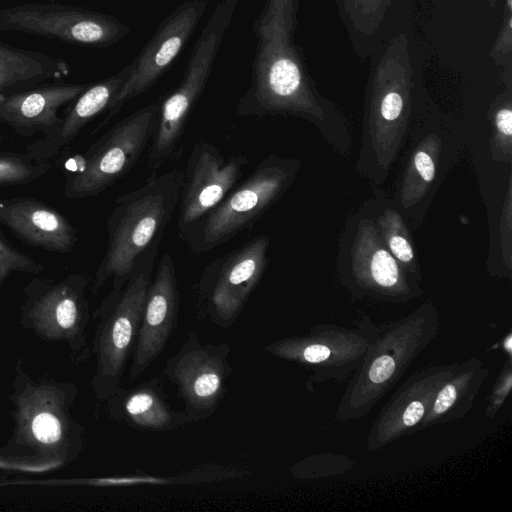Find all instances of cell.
<instances>
[{"mask_svg": "<svg viewBox=\"0 0 512 512\" xmlns=\"http://www.w3.org/2000/svg\"><path fill=\"white\" fill-rule=\"evenodd\" d=\"M11 388L13 430L0 447V469L41 474L76 461L84 450L86 433L72 413L77 385L35 376L17 359Z\"/></svg>", "mask_w": 512, "mask_h": 512, "instance_id": "6da1fadb", "label": "cell"}, {"mask_svg": "<svg viewBox=\"0 0 512 512\" xmlns=\"http://www.w3.org/2000/svg\"><path fill=\"white\" fill-rule=\"evenodd\" d=\"M183 171L173 168L135 190L120 195L107 221V247L91 281L96 295L111 280V290L120 291L134 265L151 246L160 244L177 210Z\"/></svg>", "mask_w": 512, "mask_h": 512, "instance_id": "7a4b0ae2", "label": "cell"}, {"mask_svg": "<svg viewBox=\"0 0 512 512\" xmlns=\"http://www.w3.org/2000/svg\"><path fill=\"white\" fill-rule=\"evenodd\" d=\"M291 24L292 0H263L253 26L251 84L238 101L237 115L315 114L313 95L291 44Z\"/></svg>", "mask_w": 512, "mask_h": 512, "instance_id": "3957f363", "label": "cell"}, {"mask_svg": "<svg viewBox=\"0 0 512 512\" xmlns=\"http://www.w3.org/2000/svg\"><path fill=\"white\" fill-rule=\"evenodd\" d=\"M158 246H151L141 255L124 287L117 292L110 291L92 312V320L96 322L91 339L95 371L90 384L98 401L103 402L120 386L132 356Z\"/></svg>", "mask_w": 512, "mask_h": 512, "instance_id": "277c9868", "label": "cell"}, {"mask_svg": "<svg viewBox=\"0 0 512 512\" xmlns=\"http://www.w3.org/2000/svg\"><path fill=\"white\" fill-rule=\"evenodd\" d=\"M91 281L87 273L60 279L35 277L23 289L20 325L43 341L64 343L76 364L92 356L88 298Z\"/></svg>", "mask_w": 512, "mask_h": 512, "instance_id": "5b68a950", "label": "cell"}, {"mask_svg": "<svg viewBox=\"0 0 512 512\" xmlns=\"http://www.w3.org/2000/svg\"><path fill=\"white\" fill-rule=\"evenodd\" d=\"M152 103L116 123L84 153L64 165V195L69 199L95 196L127 174L151 141L159 114Z\"/></svg>", "mask_w": 512, "mask_h": 512, "instance_id": "8992f818", "label": "cell"}, {"mask_svg": "<svg viewBox=\"0 0 512 512\" xmlns=\"http://www.w3.org/2000/svg\"><path fill=\"white\" fill-rule=\"evenodd\" d=\"M294 164L275 155L258 163L219 204L183 238L193 253L208 252L250 230L290 184Z\"/></svg>", "mask_w": 512, "mask_h": 512, "instance_id": "52a82bcc", "label": "cell"}, {"mask_svg": "<svg viewBox=\"0 0 512 512\" xmlns=\"http://www.w3.org/2000/svg\"><path fill=\"white\" fill-rule=\"evenodd\" d=\"M269 245L267 235H257L205 266L193 291L200 318L232 326L264 274Z\"/></svg>", "mask_w": 512, "mask_h": 512, "instance_id": "ba28073f", "label": "cell"}, {"mask_svg": "<svg viewBox=\"0 0 512 512\" xmlns=\"http://www.w3.org/2000/svg\"><path fill=\"white\" fill-rule=\"evenodd\" d=\"M0 30L90 48L115 45L130 32L126 24L110 14L73 5L32 2L0 8Z\"/></svg>", "mask_w": 512, "mask_h": 512, "instance_id": "9c48e42d", "label": "cell"}, {"mask_svg": "<svg viewBox=\"0 0 512 512\" xmlns=\"http://www.w3.org/2000/svg\"><path fill=\"white\" fill-rule=\"evenodd\" d=\"M228 343H203L189 331L163 367L162 375L176 388L190 424L210 418L227 393L233 374Z\"/></svg>", "mask_w": 512, "mask_h": 512, "instance_id": "30bf717a", "label": "cell"}, {"mask_svg": "<svg viewBox=\"0 0 512 512\" xmlns=\"http://www.w3.org/2000/svg\"><path fill=\"white\" fill-rule=\"evenodd\" d=\"M209 6L208 0H187L177 6L132 62L130 75L93 130L106 126L129 100L145 93L177 58Z\"/></svg>", "mask_w": 512, "mask_h": 512, "instance_id": "8fae6325", "label": "cell"}, {"mask_svg": "<svg viewBox=\"0 0 512 512\" xmlns=\"http://www.w3.org/2000/svg\"><path fill=\"white\" fill-rule=\"evenodd\" d=\"M245 155L226 159L213 144L197 142L183 171L177 206V229L183 239L240 182Z\"/></svg>", "mask_w": 512, "mask_h": 512, "instance_id": "7c38bea8", "label": "cell"}, {"mask_svg": "<svg viewBox=\"0 0 512 512\" xmlns=\"http://www.w3.org/2000/svg\"><path fill=\"white\" fill-rule=\"evenodd\" d=\"M180 292L173 257L159 260L148 287L137 341L132 353L130 378L142 375L163 352L178 322Z\"/></svg>", "mask_w": 512, "mask_h": 512, "instance_id": "4fadbf2b", "label": "cell"}, {"mask_svg": "<svg viewBox=\"0 0 512 512\" xmlns=\"http://www.w3.org/2000/svg\"><path fill=\"white\" fill-rule=\"evenodd\" d=\"M89 84L43 82L23 90L0 93V122L22 136L47 134L60 123L59 111Z\"/></svg>", "mask_w": 512, "mask_h": 512, "instance_id": "5bb4252c", "label": "cell"}, {"mask_svg": "<svg viewBox=\"0 0 512 512\" xmlns=\"http://www.w3.org/2000/svg\"><path fill=\"white\" fill-rule=\"evenodd\" d=\"M103 402L112 421L139 431L173 432L190 424L183 409L169 402L160 376L129 388L120 385Z\"/></svg>", "mask_w": 512, "mask_h": 512, "instance_id": "9a60e30c", "label": "cell"}, {"mask_svg": "<svg viewBox=\"0 0 512 512\" xmlns=\"http://www.w3.org/2000/svg\"><path fill=\"white\" fill-rule=\"evenodd\" d=\"M0 223L29 245L69 253L78 242L77 230L58 210L30 197L0 199Z\"/></svg>", "mask_w": 512, "mask_h": 512, "instance_id": "2e32d148", "label": "cell"}, {"mask_svg": "<svg viewBox=\"0 0 512 512\" xmlns=\"http://www.w3.org/2000/svg\"><path fill=\"white\" fill-rule=\"evenodd\" d=\"M132 63L110 77L90 83L68 106L60 123L39 140L27 146L26 153L36 160L49 161L70 144L95 117L106 112L128 79Z\"/></svg>", "mask_w": 512, "mask_h": 512, "instance_id": "e0dca14e", "label": "cell"}, {"mask_svg": "<svg viewBox=\"0 0 512 512\" xmlns=\"http://www.w3.org/2000/svg\"><path fill=\"white\" fill-rule=\"evenodd\" d=\"M69 73L67 62L61 58L0 42V93L60 80Z\"/></svg>", "mask_w": 512, "mask_h": 512, "instance_id": "ac0fdd59", "label": "cell"}, {"mask_svg": "<svg viewBox=\"0 0 512 512\" xmlns=\"http://www.w3.org/2000/svg\"><path fill=\"white\" fill-rule=\"evenodd\" d=\"M355 274L364 284L385 292H400L405 284L400 266L370 224L361 226L353 249Z\"/></svg>", "mask_w": 512, "mask_h": 512, "instance_id": "d6986e66", "label": "cell"}, {"mask_svg": "<svg viewBox=\"0 0 512 512\" xmlns=\"http://www.w3.org/2000/svg\"><path fill=\"white\" fill-rule=\"evenodd\" d=\"M50 169L49 161L36 160L27 153H0V186L33 182Z\"/></svg>", "mask_w": 512, "mask_h": 512, "instance_id": "ffe728a7", "label": "cell"}, {"mask_svg": "<svg viewBox=\"0 0 512 512\" xmlns=\"http://www.w3.org/2000/svg\"><path fill=\"white\" fill-rule=\"evenodd\" d=\"M380 226L391 254L404 265H411L414 261V250L401 217L395 211L388 210L380 218Z\"/></svg>", "mask_w": 512, "mask_h": 512, "instance_id": "44dd1931", "label": "cell"}, {"mask_svg": "<svg viewBox=\"0 0 512 512\" xmlns=\"http://www.w3.org/2000/svg\"><path fill=\"white\" fill-rule=\"evenodd\" d=\"M424 145V144H423ZM436 172V162L432 155V148L426 144L414 154L412 167L409 171L408 185H404L405 198H412L415 189L425 188L433 181Z\"/></svg>", "mask_w": 512, "mask_h": 512, "instance_id": "7402d4cb", "label": "cell"}, {"mask_svg": "<svg viewBox=\"0 0 512 512\" xmlns=\"http://www.w3.org/2000/svg\"><path fill=\"white\" fill-rule=\"evenodd\" d=\"M43 271L42 264L13 248L0 237V292L4 281L12 273L40 275Z\"/></svg>", "mask_w": 512, "mask_h": 512, "instance_id": "603a6c76", "label": "cell"}, {"mask_svg": "<svg viewBox=\"0 0 512 512\" xmlns=\"http://www.w3.org/2000/svg\"><path fill=\"white\" fill-rule=\"evenodd\" d=\"M404 107V100L400 93L396 91L387 92L381 99L379 105V114L386 123H393L399 119Z\"/></svg>", "mask_w": 512, "mask_h": 512, "instance_id": "cb8c5ba5", "label": "cell"}, {"mask_svg": "<svg viewBox=\"0 0 512 512\" xmlns=\"http://www.w3.org/2000/svg\"><path fill=\"white\" fill-rule=\"evenodd\" d=\"M396 370V362L389 355L377 357L368 370V379L373 384H381L392 377Z\"/></svg>", "mask_w": 512, "mask_h": 512, "instance_id": "d4e9b609", "label": "cell"}, {"mask_svg": "<svg viewBox=\"0 0 512 512\" xmlns=\"http://www.w3.org/2000/svg\"><path fill=\"white\" fill-rule=\"evenodd\" d=\"M511 12L508 14L506 22L503 26V31L499 36V39L497 43L495 44L492 56L495 57V59L498 62L503 63L504 57H507V60L510 62V53H511Z\"/></svg>", "mask_w": 512, "mask_h": 512, "instance_id": "484cf974", "label": "cell"}, {"mask_svg": "<svg viewBox=\"0 0 512 512\" xmlns=\"http://www.w3.org/2000/svg\"><path fill=\"white\" fill-rule=\"evenodd\" d=\"M458 387L455 383L447 384L439 392L433 404V416H441L447 412L455 402Z\"/></svg>", "mask_w": 512, "mask_h": 512, "instance_id": "4316f807", "label": "cell"}, {"mask_svg": "<svg viewBox=\"0 0 512 512\" xmlns=\"http://www.w3.org/2000/svg\"><path fill=\"white\" fill-rule=\"evenodd\" d=\"M495 125L500 138L507 140L510 144L512 135V111L510 107H504L497 111Z\"/></svg>", "mask_w": 512, "mask_h": 512, "instance_id": "83f0119b", "label": "cell"}, {"mask_svg": "<svg viewBox=\"0 0 512 512\" xmlns=\"http://www.w3.org/2000/svg\"><path fill=\"white\" fill-rule=\"evenodd\" d=\"M425 412V406L422 401L414 400L410 402L402 414V424L405 427H411L422 419Z\"/></svg>", "mask_w": 512, "mask_h": 512, "instance_id": "f1b7e54d", "label": "cell"}, {"mask_svg": "<svg viewBox=\"0 0 512 512\" xmlns=\"http://www.w3.org/2000/svg\"><path fill=\"white\" fill-rule=\"evenodd\" d=\"M504 346L506 347L507 351L511 353V335H509L506 340L504 341Z\"/></svg>", "mask_w": 512, "mask_h": 512, "instance_id": "f546056e", "label": "cell"}, {"mask_svg": "<svg viewBox=\"0 0 512 512\" xmlns=\"http://www.w3.org/2000/svg\"><path fill=\"white\" fill-rule=\"evenodd\" d=\"M491 6L495 5L498 0H487Z\"/></svg>", "mask_w": 512, "mask_h": 512, "instance_id": "4dcf8cb0", "label": "cell"}, {"mask_svg": "<svg viewBox=\"0 0 512 512\" xmlns=\"http://www.w3.org/2000/svg\"><path fill=\"white\" fill-rule=\"evenodd\" d=\"M0 142H1V139H0Z\"/></svg>", "mask_w": 512, "mask_h": 512, "instance_id": "1f68e13d", "label": "cell"}]
</instances>
